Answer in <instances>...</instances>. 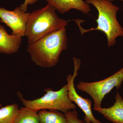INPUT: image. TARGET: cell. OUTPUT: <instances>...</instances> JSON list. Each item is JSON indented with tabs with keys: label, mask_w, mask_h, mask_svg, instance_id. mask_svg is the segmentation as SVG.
<instances>
[{
	"label": "cell",
	"mask_w": 123,
	"mask_h": 123,
	"mask_svg": "<svg viewBox=\"0 0 123 123\" xmlns=\"http://www.w3.org/2000/svg\"><path fill=\"white\" fill-rule=\"evenodd\" d=\"M68 40L66 27H63L28 44L27 51L37 66L53 68L59 62L62 52L67 49Z\"/></svg>",
	"instance_id": "obj_1"
},
{
	"label": "cell",
	"mask_w": 123,
	"mask_h": 123,
	"mask_svg": "<svg viewBox=\"0 0 123 123\" xmlns=\"http://www.w3.org/2000/svg\"><path fill=\"white\" fill-rule=\"evenodd\" d=\"M86 2L88 5H93L98 10V15L96 20L98 25L96 28L86 30L81 25L83 20H73L79 27L81 34L82 35L91 31H101L106 35L108 47L114 46L117 38L123 36V27L117 18L119 7L107 0H86Z\"/></svg>",
	"instance_id": "obj_2"
},
{
	"label": "cell",
	"mask_w": 123,
	"mask_h": 123,
	"mask_svg": "<svg viewBox=\"0 0 123 123\" xmlns=\"http://www.w3.org/2000/svg\"><path fill=\"white\" fill-rule=\"evenodd\" d=\"M56 10L53 6L48 4L30 13L25 34L28 44H32L45 36L66 27L68 21L60 18Z\"/></svg>",
	"instance_id": "obj_3"
},
{
	"label": "cell",
	"mask_w": 123,
	"mask_h": 123,
	"mask_svg": "<svg viewBox=\"0 0 123 123\" xmlns=\"http://www.w3.org/2000/svg\"><path fill=\"white\" fill-rule=\"evenodd\" d=\"M44 90L46 92L44 95L32 100L25 99L20 92H18L17 94L24 106L37 112L45 110L58 111L65 114L68 111L76 109L75 104L69 98L67 85L56 91L50 88L45 89Z\"/></svg>",
	"instance_id": "obj_4"
},
{
	"label": "cell",
	"mask_w": 123,
	"mask_h": 123,
	"mask_svg": "<svg viewBox=\"0 0 123 123\" xmlns=\"http://www.w3.org/2000/svg\"><path fill=\"white\" fill-rule=\"evenodd\" d=\"M123 82V68L107 78L94 82L80 81L77 88L89 94L94 101L93 109L101 107L102 102L106 95L113 88L118 89Z\"/></svg>",
	"instance_id": "obj_5"
},
{
	"label": "cell",
	"mask_w": 123,
	"mask_h": 123,
	"mask_svg": "<svg viewBox=\"0 0 123 123\" xmlns=\"http://www.w3.org/2000/svg\"><path fill=\"white\" fill-rule=\"evenodd\" d=\"M74 65L73 75L70 74L66 78L69 99L78 106L85 114L84 121L85 123H103L94 116L92 111V102L91 99L85 98L78 94L75 89L74 80L77 76L78 71L80 67V60L78 58H73Z\"/></svg>",
	"instance_id": "obj_6"
},
{
	"label": "cell",
	"mask_w": 123,
	"mask_h": 123,
	"mask_svg": "<svg viewBox=\"0 0 123 123\" xmlns=\"http://www.w3.org/2000/svg\"><path fill=\"white\" fill-rule=\"evenodd\" d=\"M30 14L23 11L20 7H16L13 10L0 7V21L11 29L12 34L21 37L25 36Z\"/></svg>",
	"instance_id": "obj_7"
},
{
	"label": "cell",
	"mask_w": 123,
	"mask_h": 123,
	"mask_svg": "<svg viewBox=\"0 0 123 123\" xmlns=\"http://www.w3.org/2000/svg\"><path fill=\"white\" fill-rule=\"evenodd\" d=\"M22 37L9 34L5 28L0 24V53L10 55L20 49Z\"/></svg>",
	"instance_id": "obj_8"
},
{
	"label": "cell",
	"mask_w": 123,
	"mask_h": 123,
	"mask_svg": "<svg viewBox=\"0 0 123 123\" xmlns=\"http://www.w3.org/2000/svg\"><path fill=\"white\" fill-rule=\"evenodd\" d=\"M48 4L53 6L62 14L68 12L75 9L87 14L91 10L89 5L83 0H45Z\"/></svg>",
	"instance_id": "obj_9"
},
{
	"label": "cell",
	"mask_w": 123,
	"mask_h": 123,
	"mask_svg": "<svg viewBox=\"0 0 123 123\" xmlns=\"http://www.w3.org/2000/svg\"><path fill=\"white\" fill-rule=\"evenodd\" d=\"M115 99L114 105L110 107H101L94 110L113 123H123V99L119 92L116 94Z\"/></svg>",
	"instance_id": "obj_10"
},
{
	"label": "cell",
	"mask_w": 123,
	"mask_h": 123,
	"mask_svg": "<svg viewBox=\"0 0 123 123\" xmlns=\"http://www.w3.org/2000/svg\"><path fill=\"white\" fill-rule=\"evenodd\" d=\"M38 114L40 123H68L64 114L59 111L41 110Z\"/></svg>",
	"instance_id": "obj_11"
},
{
	"label": "cell",
	"mask_w": 123,
	"mask_h": 123,
	"mask_svg": "<svg viewBox=\"0 0 123 123\" xmlns=\"http://www.w3.org/2000/svg\"><path fill=\"white\" fill-rule=\"evenodd\" d=\"M14 123H40L38 112L24 106L19 108Z\"/></svg>",
	"instance_id": "obj_12"
},
{
	"label": "cell",
	"mask_w": 123,
	"mask_h": 123,
	"mask_svg": "<svg viewBox=\"0 0 123 123\" xmlns=\"http://www.w3.org/2000/svg\"><path fill=\"white\" fill-rule=\"evenodd\" d=\"M19 107L17 104L7 105L0 108V123H14Z\"/></svg>",
	"instance_id": "obj_13"
},
{
	"label": "cell",
	"mask_w": 123,
	"mask_h": 123,
	"mask_svg": "<svg viewBox=\"0 0 123 123\" xmlns=\"http://www.w3.org/2000/svg\"><path fill=\"white\" fill-rule=\"evenodd\" d=\"M64 114L68 123H85L84 120L78 118V113L76 110L68 111Z\"/></svg>",
	"instance_id": "obj_14"
},
{
	"label": "cell",
	"mask_w": 123,
	"mask_h": 123,
	"mask_svg": "<svg viewBox=\"0 0 123 123\" xmlns=\"http://www.w3.org/2000/svg\"><path fill=\"white\" fill-rule=\"evenodd\" d=\"M38 0H25L24 3L20 5V7L23 11L26 12L28 9L29 5H32L37 2Z\"/></svg>",
	"instance_id": "obj_15"
},
{
	"label": "cell",
	"mask_w": 123,
	"mask_h": 123,
	"mask_svg": "<svg viewBox=\"0 0 123 123\" xmlns=\"http://www.w3.org/2000/svg\"><path fill=\"white\" fill-rule=\"evenodd\" d=\"M107 0L108 1H113L115 0ZM121 0V1H123V0Z\"/></svg>",
	"instance_id": "obj_16"
},
{
	"label": "cell",
	"mask_w": 123,
	"mask_h": 123,
	"mask_svg": "<svg viewBox=\"0 0 123 123\" xmlns=\"http://www.w3.org/2000/svg\"><path fill=\"white\" fill-rule=\"evenodd\" d=\"M2 104H1V103H0V108H1V107H2Z\"/></svg>",
	"instance_id": "obj_17"
}]
</instances>
